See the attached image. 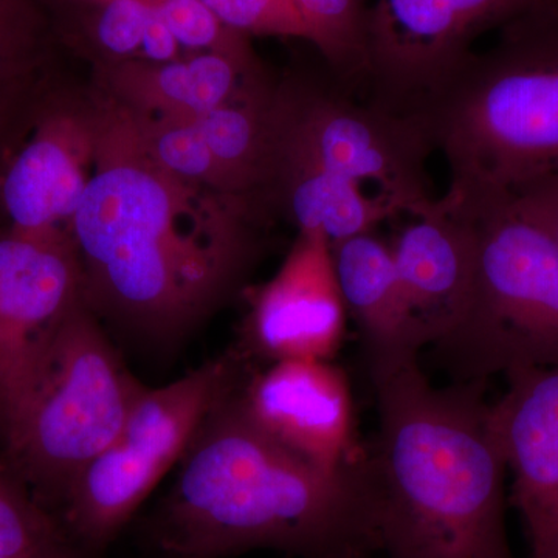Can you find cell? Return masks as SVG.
Here are the masks:
<instances>
[{"instance_id":"cell-1","label":"cell","mask_w":558,"mask_h":558,"mask_svg":"<svg viewBox=\"0 0 558 558\" xmlns=\"http://www.w3.org/2000/svg\"><path fill=\"white\" fill-rule=\"evenodd\" d=\"M95 90L97 156L70 226L84 303L121 349L172 355L245 292L269 220L161 168L131 113Z\"/></svg>"},{"instance_id":"cell-2","label":"cell","mask_w":558,"mask_h":558,"mask_svg":"<svg viewBox=\"0 0 558 558\" xmlns=\"http://www.w3.org/2000/svg\"><path fill=\"white\" fill-rule=\"evenodd\" d=\"M236 388L209 411L171 486L138 520L140 542L150 554L190 558L380 554L379 494L368 458L337 470L311 464L250 421Z\"/></svg>"},{"instance_id":"cell-3","label":"cell","mask_w":558,"mask_h":558,"mask_svg":"<svg viewBox=\"0 0 558 558\" xmlns=\"http://www.w3.org/2000/svg\"><path fill=\"white\" fill-rule=\"evenodd\" d=\"M385 558H515L506 529V462L486 381L436 388L418 354L368 363Z\"/></svg>"},{"instance_id":"cell-4","label":"cell","mask_w":558,"mask_h":558,"mask_svg":"<svg viewBox=\"0 0 558 558\" xmlns=\"http://www.w3.org/2000/svg\"><path fill=\"white\" fill-rule=\"evenodd\" d=\"M450 193L509 197L558 172V2L499 28L424 116Z\"/></svg>"},{"instance_id":"cell-5","label":"cell","mask_w":558,"mask_h":558,"mask_svg":"<svg viewBox=\"0 0 558 558\" xmlns=\"http://www.w3.org/2000/svg\"><path fill=\"white\" fill-rule=\"evenodd\" d=\"M424 120L374 105L330 75L277 81L269 182L264 205L292 216L326 211L365 183L398 215L414 216L433 194Z\"/></svg>"},{"instance_id":"cell-6","label":"cell","mask_w":558,"mask_h":558,"mask_svg":"<svg viewBox=\"0 0 558 558\" xmlns=\"http://www.w3.org/2000/svg\"><path fill=\"white\" fill-rule=\"evenodd\" d=\"M146 389L83 300L11 414L0 461L58 517L75 481L119 436Z\"/></svg>"},{"instance_id":"cell-7","label":"cell","mask_w":558,"mask_h":558,"mask_svg":"<svg viewBox=\"0 0 558 558\" xmlns=\"http://www.w3.org/2000/svg\"><path fill=\"white\" fill-rule=\"evenodd\" d=\"M450 194L475 223L476 270L464 317L432 344L436 362L457 384L558 366V245L505 197Z\"/></svg>"},{"instance_id":"cell-8","label":"cell","mask_w":558,"mask_h":558,"mask_svg":"<svg viewBox=\"0 0 558 558\" xmlns=\"http://www.w3.org/2000/svg\"><path fill=\"white\" fill-rule=\"evenodd\" d=\"M245 369L229 348L180 379L146 389L119 436L69 492L58 513L68 537L105 556L161 480L178 468L204 418Z\"/></svg>"},{"instance_id":"cell-9","label":"cell","mask_w":558,"mask_h":558,"mask_svg":"<svg viewBox=\"0 0 558 558\" xmlns=\"http://www.w3.org/2000/svg\"><path fill=\"white\" fill-rule=\"evenodd\" d=\"M558 0H373L360 97L399 116H424L475 53L483 33Z\"/></svg>"},{"instance_id":"cell-10","label":"cell","mask_w":558,"mask_h":558,"mask_svg":"<svg viewBox=\"0 0 558 558\" xmlns=\"http://www.w3.org/2000/svg\"><path fill=\"white\" fill-rule=\"evenodd\" d=\"M100 120L95 89L44 102L27 137L2 167L0 204L7 229L70 241L73 216L94 172Z\"/></svg>"},{"instance_id":"cell-11","label":"cell","mask_w":558,"mask_h":558,"mask_svg":"<svg viewBox=\"0 0 558 558\" xmlns=\"http://www.w3.org/2000/svg\"><path fill=\"white\" fill-rule=\"evenodd\" d=\"M83 300L72 241L0 230V436Z\"/></svg>"},{"instance_id":"cell-12","label":"cell","mask_w":558,"mask_h":558,"mask_svg":"<svg viewBox=\"0 0 558 558\" xmlns=\"http://www.w3.org/2000/svg\"><path fill=\"white\" fill-rule=\"evenodd\" d=\"M248 306L231 351L252 368L282 360H330L347 332L348 312L333 271L330 242L296 231L277 274L244 292Z\"/></svg>"},{"instance_id":"cell-13","label":"cell","mask_w":558,"mask_h":558,"mask_svg":"<svg viewBox=\"0 0 558 558\" xmlns=\"http://www.w3.org/2000/svg\"><path fill=\"white\" fill-rule=\"evenodd\" d=\"M236 396L256 427L319 469L337 470L360 457L351 387L330 360L247 366Z\"/></svg>"},{"instance_id":"cell-14","label":"cell","mask_w":558,"mask_h":558,"mask_svg":"<svg viewBox=\"0 0 558 558\" xmlns=\"http://www.w3.org/2000/svg\"><path fill=\"white\" fill-rule=\"evenodd\" d=\"M505 377L508 389L490 403V425L535 557L558 545V366Z\"/></svg>"},{"instance_id":"cell-15","label":"cell","mask_w":558,"mask_h":558,"mask_svg":"<svg viewBox=\"0 0 558 558\" xmlns=\"http://www.w3.org/2000/svg\"><path fill=\"white\" fill-rule=\"evenodd\" d=\"M411 310L428 347L457 328L476 270V231L469 209L450 193L409 216L389 245Z\"/></svg>"},{"instance_id":"cell-16","label":"cell","mask_w":558,"mask_h":558,"mask_svg":"<svg viewBox=\"0 0 558 558\" xmlns=\"http://www.w3.org/2000/svg\"><path fill=\"white\" fill-rule=\"evenodd\" d=\"M270 80L253 51L186 53L167 62L98 65V89L142 119L190 120Z\"/></svg>"},{"instance_id":"cell-17","label":"cell","mask_w":558,"mask_h":558,"mask_svg":"<svg viewBox=\"0 0 558 558\" xmlns=\"http://www.w3.org/2000/svg\"><path fill=\"white\" fill-rule=\"evenodd\" d=\"M333 271L368 363L418 354L428 347L400 282L391 247L368 233L330 244Z\"/></svg>"},{"instance_id":"cell-18","label":"cell","mask_w":558,"mask_h":558,"mask_svg":"<svg viewBox=\"0 0 558 558\" xmlns=\"http://www.w3.org/2000/svg\"><path fill=\"white\" fill-rule=\"evenodd\" d=\"M86 36L98 65L167 62L183 57L149 0H90Z\"/></svg>"},{"instance_id":"cell-19","label":"cell","mask_w":558,"mask_h":558,"mask_svg":"<svg viewBox=\"0 0 558 558\" xmlns=\"http://www.w3.org/2000/svg\"><path fill=\"white\" fill-rule=\"evenodd\" d=\"M311 28L312 46L344 89L362 94L369 0H292Z\"/></svg>"},{"instance_id":"cell-20","label":"cell","mask_w":558,"mask_h":558,"mask_svg":"<svg viewBox=\"0 0 558 558\" xmlns=\"http://www.w3.org/2000/svg\"><path fill=\"white\" fill-rule=\"evenodd\" d=\"M49 44L43 0H0V101L16 105L24 97L38 80Z\"/></svg>"},{"instance_id":"cell-21","label":"cell","mask_w":558,"mask_h":558,"mask_svg":"<svg viewBox=\"0 0 558 558\" xmlns=\"http://www.w3.org/2000/svg\"><path fill=\"white\" fill-rule=\"evenodd\" d=\"M64 537L60 519L0 461V558H31Z\"/></svg>"},{"instance_id":"cell-22","label":"cell","mask_w":558,"mask_h":558,"mask_svg":"<svg viewBox=\"0 0 558 558\" xmlns=\"http://www.w3.org/2000/svg\"><path fill=\"white\" fill-rule=\"evenodd\" d=\"M183 53H248V36L231 31L202 0H149Z\"/></svg>"},{"instance_id":"cell-23","label":"cell","mask_w":558,"mask_h":558,"mask_svg":"<svg viewBox=\"0 0 558 558\" xmlns=\"http://www.w3.org/2000/svg\"><path fill=\"white\" fill-rule=\"evenodd\" d=\"M231 31L311 43L310 25L292 0H202Z\"/></svg>"},{"instance_id":"cell-24","label":"cell","mask_w":558,"mask_h":558,"mask_svg":"<svg viewBox=\"0 0 558 558\" xmlns=\"http://www.w3.org/2000/svg\"><path fill=\"white\" fill-rule=\"evenodd\" d=\"M505 199L558 245V172Z\"/></svg>"},{"instance_id":"cell-25","label":"cell","mask_w":558,"mask_h":558,"mask_svg":"<svg viewBox=\"0 0 558 558\" xmlns=\"http://www.w3.org/2000/svg\"><path fill=\"white\" fill-rule=\"evenodd\" d=\"M31 558H105V556L92 553V550L83 548L73 539L64 537L51 543L50 546L39 550V553H36Z\"/></svg>"},{"instance_id":"cell-26","label":"cell","mask_w":558,"mask_h":558,"mask_svg":"<svg viewBox=\"0 0 558 558\" xmlns=\"http://www.w3.org/2000/svg\"><path fill=\"white\" fill-rule=\"evenodd\" d=\"M14 110L13 102L0 101V146H2L3 135L9 126L11 112Z\"/></svg>"},{"instance_id":"cell-27","label":"cell","mask_w":558,"mask_h":558,"mask_svg":"<svg viewBox=\"0 0 558 558\" xmlns=\"http://www.w3.org/2000/svg\"><path fill=\"white\" fill-rule=\"evenodd\" d=\"M531 558H558V545L554 546L546 553L539 554V556L531 557Z\"/></svg>"},{"instance_id":"cell-28","label":"cell","mask_w":558,"mask_h":558,"mask_svg":"<svg viewBox=\"0 0 558 558\" xmlns=\"http://www.w3.org/2000/svg\"><path fill=\"white\" fill-rule=\"evenodd\" d=\"M153 558H190V557L165 556V554H153Z\"/></svg>"},{"instance_id":"cell-29","label":"cell","mask_w":558,"mask_h":558,"mask_svg":"<svg viewBox=\"0 0 558 558\" xmlns=\"http://www.w3.org/2000/svg\"><path fill=\"white\" fill-rule=\"evenodd\" d=\"M87 2H90V0H87Z\"/></svg>"}]
</instances>
